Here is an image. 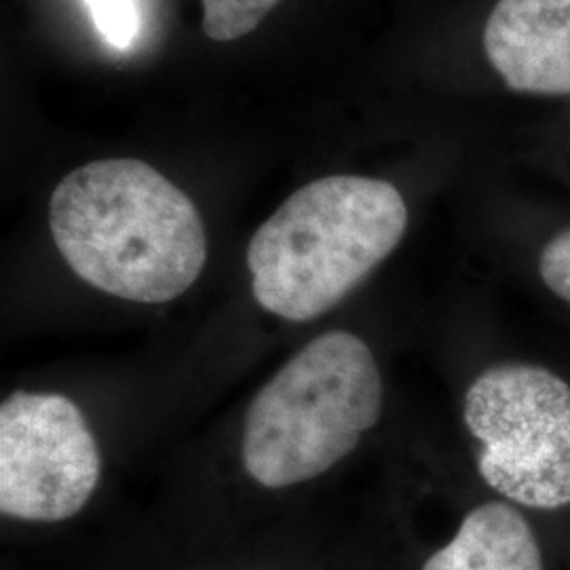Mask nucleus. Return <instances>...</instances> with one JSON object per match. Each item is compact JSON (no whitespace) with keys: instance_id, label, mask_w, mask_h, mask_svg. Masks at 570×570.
<instances>
[{"instance_id":"obj_1","label":"nucleus","mask_w":570,"mask_h":570,"mask_svg":"<svg viewBox=\"0 0 570 570\" xmlns=\"http://www.w3.org/2000/svg\"><path fill=\"white\" fill-rule=\"evenodd\" d=\"M61 258L85 284L140 305L169 303L207 261L199 209L161 171L138 159L77 167L49 202Z\"/></svg>"},{"instance_id":"obj_2","label":"nucleus","mask_w":570,"mask_h":570,"mask_svg":"<svg viewBox=\"0 0 570 570\" xmlns=\"http://www.w3.org/2000/svg\"><path fill=\"white\" fill-rule=\"evenodd\" d=\"M402 193L385 180L327 176L298 188L247 245L256 303L287 322L338 305L400 245Z\"/></svg>"},{"instance_id":"obj_3","label":"nucleus","mask_w":570,"mask_h":570,"mask_svg":"<svg viewBox=\"0 0 570 570\" xmlns=\"http://www.w3.org/2000/svg\"><path fill=\"white\" fill-rule=\"evenodd\" d=\"M383 412L370 346L346 330L306 343L245 414L244 468L266 489L308 482L346 459Z\"/></svg>"},{"instance_id":"obj_4","label":"nucleus","mask_w":570,"mask_h":570,"mask_svg":"<svg viewBox=\"0 0 570 570\" xmlns=\"http://www.w3.org/2000/svg\"><path fill=\"white\" fill-rule=\"evenodd\" d=\"M463 419L480 442V475L518 505H570V385L532 364L484 370L465 393Z\"/></svg>"},{"instance_id":"obj_5","label":"nucleus","mask_w":570,"mask_h":570,"mask_svg":"<svg viewBox=\"0 0 570 570\" xmlns=\"http://www.w3.org/2000/svg\"><path fill=\"white\" fill-rule=\"evenodd\" d=\"M102 459L81 407L60 393L16 391L0 406V511L61 522L98 489Z\"/></svg>"},{"instance_id":"obj_6","label":"nucleus","mask_w":570,"mask_h":570,"mask_svg":"<svg viewBox=\"0 0 570 570\" xmlns=\"http://www.w3.org/2000/svg\"><path fill=\"white\" fill-rule=\"evenodd\" d=\"M484 51L513 91L570 94V0H499Z\"/></svg>"},{"instance_id":"obj_7","label":"nucleus","mask_w":570,"mask_h":570,"mask_svg":"<svg viewBox=\"0 0 570 570\" xmlns=\"http://www.w3.org/2000/svg\"><path fill=\"white\" fill-rule=\"evenodd\" d=\"M423 570H543V558L527 518L492 501L469 511L454 539Z\"/></svg>"},{"instance_id":"obj_8","label":"nucleus","mask_w":570,"mask_h":570,"mask_svg":"<svg viewBox=\"0 0 570 570\" xmlns=\"http://www.w3.org/2000/svg\"><path fill=\"white\" fill-rule=\"evenodd\" d=\"M282 0H202L204 32L218 42L252 35Z\"/></svg>"},{"instance_id":"obj_9","label":"nucleus","mask_w":570,"mask_h":570,"mask_svg":"<svg viewBox=\"0 0 570 570\" xmlns=\"http://www.w3.org/2000/svg\"><path fill=\"white\" fill-rule=\"evenodd\" d=\"M91 20L106 42L117 49H127L138 37L140 20L134 0H85Z\"/></svg>"},{"instance_id":"obj_10","label":"nucleus","mask_w":570,"mask_h":570,"mask_svg":"<svg viewBox=\"0 0 570 570\" xmlns=\"http://www.w3.org/2000/svg\"><path fill=\"white\" fill-rule=\"evenodd\" d=\"M539 273L556 296L570 303V228L543 247Z\"/></svg>"}]
</instances>
